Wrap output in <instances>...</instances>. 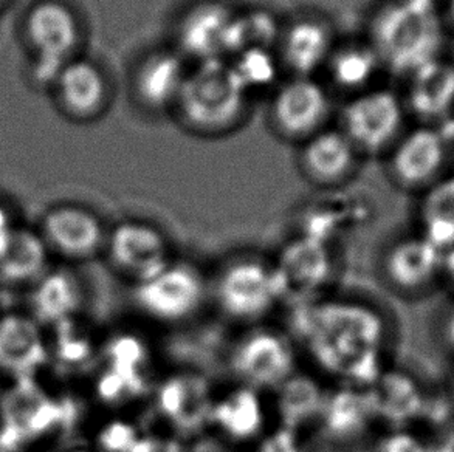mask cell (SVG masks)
<instances>
[{
  "instance_id": "e0dca14e",
  "label": "cell",
  "mask_w": 454,
  "mask_h": 452,
  "mask_svg": "<svg viewBox=\"0 0 454 452\" xmlns=\"http://www.w3.org/2000/svg\"><path fill=\"white\" fill-rule=\"evenodd\" d=\"M375 423L366 389L337 385L327 391L317 429L332 447L350 448L364 440Z\"/></svg>"
},
{
  "instance_id": "836d02e7",
  "label": "cell",
  "mask_w": 454,
  "mask_h": 452,
  "mask_svg": "<svg viewBox=\"0 0 454 452\" xmlns=\"http://www.w3.org/2000/svg\"><path fill=\"white\" fill-rule=\"evenodd\" d=\"M130 452H190L188 441L166 431H143Z\"/></svg>"
},
{
  "instance_id": "ac0fdd59",
  "label": "cell",
  "mask_w": 454,
  "mask_h": 452,
  "mask_svg": "<svg viewBox=\"0 0 454 452\" xmlns=\"http://www.w3.org/2000/svg\"><path fill=\"white\" fill-rule=\"evenodd\" d=\"M190 68L177 50H155L145 56L132 81L138 105L153 113L176 111Z\"/></svg>"
},
{
  "instance_id": "5b68a950",
  "label": "cell",
  "mask_w": 454,
  "mask_h": 452,
  "mask_svg": "<svg viewBox=\"0 0 454 452\" xmlns=\"http://www.w3.org/2000/svg\"><path fill=\"white\" fill-rule=\"evenodd\" d=\"M298 352L289 331L273 325H252L228 350V369L236 385L271 394L298 370Z\"/></svg>"
},
{
  "instance_id": "277c9868",
  "label": "cell",
  "mask_w": 454,
  "mask_h": 452,
  "mask_svg": "<svg viewBox=\"0 0 454 452\" xmlns=\"http://www.w3.org/2000/svg\"><path fill=\"white\" fill-rule=\"evenodd\" d=\"M209 298L225 318L244 327L264 324L283 304L273 262L253 253L222 263L209 281Z\"/></svg>"
},
{
  "instance_id": "44dd1931",
  "label": "cell",
  "mask_w": 454,
  "mask_h": 452,
  "mask_svg": "<svg viewBox=\"0 0 454 452\" xmlns=\"http://www.w3.org/2000/svg\"><path fill=\"white\" fill-rule=\"evenodd\" d=\"M445 161L441 135L431 129L412 130L393 146L389 171L394 182L405 190H424L436 183Z\"/></svg>"
},
{
  "instance_id": "7a4b0ae2",
  "label": "cell",
  "mask_w": 454,
  "mask_h": 452,
  "mask_svg": "<svg viewBox=\"0 0 454 452\" xmlns=\"http://www.w3.org/2000/svg\"><path fill=\"white\" fill-rule=\"evenodd\" d=\"M371 47L381 66L410 74L436 61L442 25L434 0H391L371 22Z\"/></svg>"
},
{
  "instance_id": "f35d334b",
  "label": "cell",
  "mask_w": 454,
  "mask_h": 452,
  "mask_svg": "<svg viewBox=\"0 0 454 452\" xmlns=\"http://www.w3.org/2000/svg\"><path fill=\"white\" fill-rule=\"evenodd\" d=\"M66 452H98L95 451L92 447H76L72 449H67Z\"/></svg>"
},
{
  "instance_id": "cb8c5ba5",
  "label": "cell",
  "mask_w": 454,
  "mask_h": 452,
  "mask_svg": "<svg viewBox=\"0 0 454 452\" xmlns=\"http://www.w3.org/2000/svg\"><path fill=\"white\" fill-rule=\"evenodd\" d=\"M327 391L318 378L296 370L271 392L270 410L277 414L278 425L306 434L307 429H317Z\"/></svg>"
},
{
  "instance_id": "7402d4cb",
  "label": "cell",
  "mask_w": 454,
  "mask_h": 452,
  "mask_svg": "<svg viewBox=\"0 0 454 452\" xmlns=\"http://www.w3.org/2000/svg\"><path fill=\"white\" fill-rule=\"evenodd\" d=\"M360 152L341 129H327L302 143L300 165L312 183L333 188L348 182L356 169Z\"/></svg>"
},
{
  "instance_id": "30bf717a",
  "label": "cell",
  "mask_w": 454,
  "mask_h": 452,
  "mask_svg": "<svg viewBox=\"0 0 454 452\" xmlns=\"http://www.w3.org/2000/svg\"><path fill=\"white\" fill-rule=\"evenodd\" d=\"M27 41L37 58L41 80L53 86L56 76L80 49L81 25L74 10L59 0H43L25 19Z\"/></svg>"
},
{
  "instance_id": "6da1fadb",
  "label": "cell",
  "mask_w": 454,
  "mask_h": 452,
  "mask_svg": "<svg viewBox=\"0 0 454 452\" xmlns=\"http://www.w3.org/2000/svg\"><path fill=\"white\" fill-rule=\"evenodd\" d=\"M290 337L337 385L368 389L385 372L389 325L366 300L325 296L292 308Z\"/></svg>"
},
{
  "instance_id": "4fadbf2b",
  "label": "cell",
  "mask_w": 454,
  "mask_h": 452,
  "mask_svg": "<svg viewBox=\"0 0 454 452\" xmlns=\"http://www.w3.org/2000/svg\"><path fill=\"white\" fill-rule=\"evenodd\" d=\"M331 112V95L313 76H292L271 99V124L287 140L304 143L325 130Z\"/></svg>"
},
{
  "instance_id": "2e32d148",
  "label": "cell",
  "mask_w": 454,
  "mask_h": 452,
  "mask_svg": "<svg viewBox=\"0 0 454 452\" xmlns=\"http://www.w3.org/2000/svg\"><path fill=\"white\" fill-rule=\"evenodd\" d=\"M265 394L234 385L215 394L209 431L230 445H254L270 429Z\"/></svg>"
},
{
  "instance_id": "d4e9b609",
  "label": "cell",
  "mask_w": 454,
  "mask_h": 452,
  "mask_svg": "<svg viewBox=\"0 0 454 452\" xmlns=\"http://www.w3.org/2000/svg\"><path fill=\"white\" fill-rule=\"evenodd\" d=\"M51 259L36 228L19 223L0 245V281L31 285L49 271Z\"/></svg>"
},
{
  "instance_id": "3957f363",
  "label": "cell",
  "mask_w": 454,
  "mask_h": 452,
  "mask_svg": "<svg viewBox=\"0 0 454 452\" xmlns=\"http://www.w3.org/2000/svg\"><path fill=\"white\" fill-rule=\"evenodd\" d=\"M250 93L228 59L194 64L190 68L176 112L186 128L205 136L225 135L246 118Z\"/></svg>"
},
{
  "instance_id": "4dcf8cb0",
  "label": "cell",
  "mask_w": 454,
  "mask_h": 452,
  "mask_svg": "<svg viewBox=\"0 0 454 452\" xmlns=\"http://www.w3.org/2000/svg\"><path fill=\"white\" fill-rule=\"evenodd\" d=\"M230 64L250 97L253 92L273 86L281 67L279 58L269 49L244 50L234 55Z\"/></svg>"
},
{
  "instance_id": "ba28073f",
  "label": "cell",
  "mask_w": 454,
  "mask_h": 452,
  "mask_svg": "<svg viewBox=\"0 0 454 452\" xmlns=\"http://www.w3.org/2000/svg\"><path fill=\"white\" fill-rule=\"evenodd\" d=\"M105 257L112 271L132 287L153 279L176 259L166 232L151 222L128 219L112 226Z\"/></svg>"
},
{
  "instance_id": "8d00e7d4",
  "label": "cell",
  "mask_w": 454,
  "mask_h": 452,
  "mask_svg": "<svg viewBox=\"0 0 454 452\" xmlns=\"http://www.w3.org/2000/svg\"><path fill=\"white\" fill-rule=\"evenodd\" d=\"M442 277L454 285V246L443 251Z\"/></svg>"
},
{
  "instance_id": "d6a6232c",
  "label": "cell",
  "mask_w": 454,
  "mask_h": 452,
  "mask_svg": "<svg viewBox=\"0 0 454 452\" xmlns=\"http://www.w3.org/2000/svg\"><path fill=\"white\" fill-rule=\"evenodd\" d=\"M253 448L254 452H312L304 433L281 425L269 429Z\"/></svg>"
},
{
  "instance_id": "4316f807",
  "label": "cell",
  "mask_w": 454,
  "mask_h": 452,
  "mask_svg": "<svg viewBox=\"0 0 454 452\" xmlns=\"http://www.w3.org/2000/svg\"><path fill=\"white\" fill-rule=\"evenodd\" d=\"M380 67V59L371 43H348L335 47L325 70L338 89L354 97L368 90Z\"/></svg>"
},
{
  "instance_id": "d6986e66",
  "label": "cell",
  "mask_w": 454,
  "mask_h": 452,
  "mask_svg": "<svg viewBox=\"0 0 454 452\" xmlns=\"http://www.w3.org/2000/svg\"><path fill=\"white\" fill-rule=\"evenodd\" d=\"M53 89L62 111L78 121L103 115L111 101V86L103 68L82 58H74L62 68Z\"/></svg>"
},
{
  "instance_id": "52a82bcc",
  "label": "cell",
  "mask_w": 454,
  "mask_h": 452,
  "mask_svg": "<svg viewBox=\"0 0 454 452\" xmlns=\"http://www.w3.org/2000/svg\"><path fill=\"white\" fill-rule=\"evenodd\" d=\"M283 302L301 306L325 298L340 273L335 245L298 234L271 261Z\"/></svg>"
},
{
  "instance_id": "484cf974",
  "label": "cell",
  "mask_w": 454,
  "mask_h": 452,
  "mask_svg": "<svg viewBox=\"0 0 454 452\" xmlns=\"http://www.w3.org/2000/svg\"><path fill=\"white\" fill-rule=\"evenodd\" d=\"M408 105L424 118H437L454 105V67L445 62L427 64L411 74Z\"/></svg>"
},
{
  "instance_id": "f1b7e54d",
  "label": "cell",
  "mask_w": 454,
  "mask_h": 452,
  "mask_svg": "<svg viewBox=\"0 0 454 452\" xmlns=\"http://www.w3.org/2000/svg\"><path fill=\"white\" fill-rule=\"evenodd\" d=\"M41 293L37 294V323L41 318L51 323H64L74 318L81 302L78 281L68 273H50L35 282Z\"/></svg>"
},
{
  "instance_id": "9c48e42d",
  "label": "cell",
  "mask_w": 454,
  "mask_h": 452,
  "mask_svg": "<svg viewBox=\"0 0 454 452\" xmlns=\"http://www.w3.org/2000/svg\"><path fill=\"white\" fill-rule=\"evenodd\" d=\"M153 409L165 425L166 433L190 443L209 431L215 392L208 379L196 372L168 375L153 387Z\"/></svg>"
},
{
  "instance_id": "83f0119b",
  "label": "cell",
  "mask_w": 454,
  "mask_h": 452,
  "mask_svg": "<svg viewBox=\"0 0 454 452\" xmlns=\"http://www.w3.org/2000/svg\"><path fill=\"white\" fill-rule=\"evenodd\" d=\"M420 236L447 251L454 246V177L437 180L425 192L420 209Z\"/></svg>"
},
{
  "instance_id": "1f68e13d",
  "label": "cell",
  "mask_w": 454,
  "mask_h": 452,
  "mask_svg": "<svg viewBox=\"0 0 454 452\" xmlns=\"http://www.w3.org/2000/svg\"><path fill=\"white\" fill-rule=\"evenodd\" d=\"M142 434L143 429L132 420L117 417L98 429L92 448L98 452H130Z\"/></svg>"
},
{
  "instance_id": "8992f818",
  "label": "cell",
  "mask_w": 454,
  "mask_h": 452,
  "mask_svg": "<svg viewBox=\"0 0 454 452\" xmlns=\"http://www.w3.org/2000/svg\"><path fill=\"white\" fill-rule=\"evenodd\" d=\"M209 298V282L194 263L174 259L153 279L132 287V300L145 318L180 325L197 316Z\"/></svg>"
},
{
  "instance_id": "d590c367",
  "label": "cell",
  "mask_w": 454,
  "mask_h": 452,
  "mask_svg": "<svg viewBox=\"0 0 454 452\" xmlns=\"http://www.w3.org/2000/svg\"><path fill=\"white\" fill-rule=\"evenodd\" d=\"M18 225V222L12 217V211L0 203V245L5 242L10 232Z\"/></svg>"
},
{
  "instance_id": "8fae6325",
  "label": "cell",
  "mask_w": 454,
  "mask_h": 452,
  "mask_svg": "<svg viewBox=\"0 0 454 452\" xmlns=\"http://www.w3.org/2000/svg\"><path fill=\"white\" fill-rule=\"evenodd\" d=\"M405 109L399 97L387 89L356 93L341 112V130L360 153L393 149L402 136Z\"/></svg>"
},
{
  "instance_id": "e575fe53",
  "label": "cell",
  "mask_w": 454,
  "mask_h": 452,
  "mask_svg": "<svg viewBox=\"0 0 454 452\" xmlns=\"http://www.w3.org/2000/svg\"><path fill=\"white\" fill-rule=\"evenodd\" d=\"M375 452H420L418 445L402 433H393L385 439H381Z\"/></svg>"
},
{
  "instance_id": "7c38bea8",
  "label": "cell",
  "mask_w": 454,
  "mask_h": 452,
  "mask_svg": "<svg viewBox=\"0 0 454 452\" xmlns=\"http://www.w3.org/2000/svg\"><path fill=\"white\" fill-rule=\"evenodd\" d=\"M37 231L51 257L82 263L103 256L109 230L95 211L80 203H58L43 213Z\"/></svg>"
},
{
  "instance_id": "603a6c76",
  "label": "cell",
  "mask_w": 454,
  "mask_h": 452,
  "mask_svg": "<svg viewBox=\"0 0 454 452\" xmlns=\"http://www.w3.org/2000/svg\"><path fill=\"white\" fill-rule=\"evenodd\" d=\"M49 356L41 325L31 315L0 318V369L18 377L30 375Z\"/></svg>"
},
{
  "instance_id": "9a60e30c",
  "label": "cell",
  "mask_w": 454,
  "mask_h": 452,
  "mask_svg": "<svg viewBox=\"0 0 454 452\" xmlns=\"http://www.w3.org/2000/svg\"><path fill=\"white\" fill-rule=\"evenodd\" d=\"M236 12L219 0H202L190 6L177 24V51L199 62L227 59L230 33Z\"/></svg>"
},
{
  "instance_id": "f546056e",
  "label": "cell",
  "mask_w": 454,
  "mask_h": 452,
  "mask_svg": "<svg viewBox=\"0 0 454 452\" xmlns=\"http://www.w3.org/2000/svg\"><path fill=\"white\" fill-rule=\"evenodd\" d=\"M281 28L277 19L267 12H236L230 43H228V56L233 58L244 50L250 49H273L275 43H279Z\"/></svg>"
},
{
  "instance_id": "ffe728a7",
  "label": "cell",
  "mask_w": 454,
  "mask_h": 452,
  "mask_svg": "<svg viewBox=\"0 0 454 452\" xmlns=\"http://www.w3.org/2000/svg\"><path fill=\"white\" fill-rule=\"evenodd\" d=\"M335 47V35L327 20L304 16L281 31L278 58L292 76H313L325 68Z\"/></svg>"
},
{
  "instance_id": "5bb4252c",
  "label": "cell",
  "mask_w": 454,
  "mask_h": 452,
  "mask_svg": "<svg viewBox=\"0 0 454 452\" xmlns=\"http://www.w3.org/2000/svg\"><path fill=\"white\" fill-rule=\"evenodd\" d=\"M443 251L419 236L399 238L387 245L380 271L387 287L405 296H416L442 277Z\"/></svg>"
},
{
  "instance_id": "74e56055",
  "label": "cell",
  "mask_w": 454,
  "mask_h": 452,
  "mask_svg": "<svg viewBox=\"0 0 454 452\" xmlns=\"http://www.w3.org/2000/svg\"><path fill=\"white\" fill-rule=\"evenodd\" d=\"M447 18H449L450 25L453 27L454 30V0H449V6H447Z\"/></svg>"
}]
</instances>
